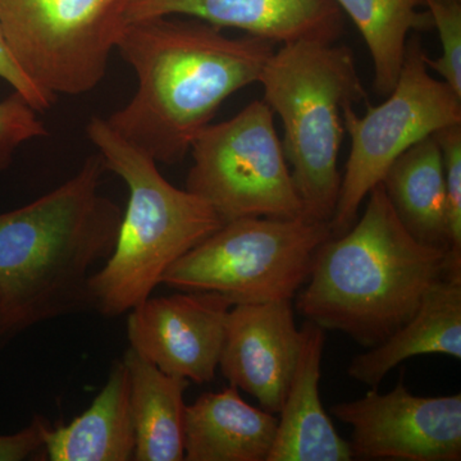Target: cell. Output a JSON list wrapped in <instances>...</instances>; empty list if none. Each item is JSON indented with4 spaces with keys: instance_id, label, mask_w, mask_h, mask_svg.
I'll return each instance as SVG.
<instances>
[{
    "instance_id": "cell-15",
    "label": "cell",
    "mask_w": 461,
    "mask_h": 461,
    "mask_svg": "<svg viewBox=\"0 0 461 461\" xmlns=\"http://www.w3.org/2000/svg\"><path fill=\"white\" fill-rule=\"evenodd\" d=\"M441 354L461 359V275L446 273L414 315L381 344L351 360L348 375L371 388L406 359Z\"/></svg>"
},
{
    "instance_id": "cell-22",
    "label": "cell",
    "mask_w": 461,
    "mask_h": 461,
    "mask_svg": "<svg viewBox=\"0 0 461 461\" xmlns=\"http://www.w3.org/2000/svg\"><path fill=\"white\" fill-rule=\"evenodd\" d=\"M441 41V56L426 57L429 69L461 96V2L423 0Z\"/></svg>"
},
{
    "instance_id": "cell-21",
    "label": "cell",
    "mask_w": 461,
    "mask_h": 461,
    "mask_svg": "<svg viewBox=\"0 0 461 461\" xmlns=\"http://www.w3.org/2000/svg\"><path fill=\"white\" fill-rule=\"evenodd\" d=\"M442 153L447 208V273L461 275V123L435 133Z\"/></svg>"
},
{
    "instance_id": "cell-12",
    "label": "cell",
    "mask_w": 461,
    "mask_h": 461,
    "mask_svg": "<svg viewBox=\"0 0 461 461\" xmlns=\"http://www.w3.org/2000/svg\"><path fill=\"white\" fill-rule=\"evenodd\" d=\"M291 303L232 305L218 364L230 384L273 414L281 411L302 346Z\"/></svg>"
},
{
    "instance_id": "cell-5",
    "label": "cell",
    "mask_w": 461,
    "mask_h": 461,
    "mask_svg": "<svg viewBox=\"0 0 461 461\" xmlns=\"http://www.w3.org/2000/svg\"><path fill=\"white\" fill-rule=\"evenodd\" d=\"M258 83L284 127L282 148L305 217L330 223L341 187L342 108L366 99L353 50L326 41L282 44Z\"/></svg>"
},
{
    "instance_id": "cell-26",
    "label": "cell",
    "mask_w": 461,
    "mask_h": 461,
    "mask_svg": "<svg viewBox=\"0 0 461 461\" xmlns=\"http://www.w3.org/2000/svg\"><path fill=\"white\" fill-rule=\"evenodd\" d=\"M441 2H461V0H441Z\"/></svg>"
},
{
    "instance_id": "cell-13",
    "label": "cell",
    "mask_w": 461,
    "mask_h": 461,
    "mask_svg": "<svg viewBox=\"0 0 461 461\" xmlns=\"http://www.w3.org/2000/svg\"><path fill=\"white\" fill-rule=\"evenodd\" d=\"M173 16L241 30L276 45L336 42L345 26L344 14L333 0H127V23Z\"/></svg>"
},
{
    "instance_id": "cell-16",
    "label": "cell",
    "mask_w": 461,
    "mask_h": 461,
    "mask_svg": "<svg viewBox=\"0 0 461 461\" xmlns=\"http://www.w3.org/2000/svg\"><path fill=\"white\" fill-rule=\"evenodd\" d=\"M278 418L254 408L239 388L208 393L186 406L185 460L267 461Z\"/></svg>"
},
{
    "instance_id": "cell-4",
    "label": "cell",
    "mask_w": 461,
    "mask_h": 461,
    "mask_svg": "<svg viewBox=\"0 0 461 461\" xmlns=\"http://www.w3.org/2000/svg\"><path fill=\"white\" fill-rule=\"evenodd\" d=\"M86 135L105 168L129 187L113 251L90 278L91 311L120 317L147 300L169 267L224 222L205 200L166 180L156 160L121 138L105 118L94 115Z\"/></svg>"
},
{
    "instance_id": "cell-2",
    "label": "cell",
    "mask_w": 461,
    "mask_h": 461,
    "mask_svg": "<svg viewBox=\"0 0 461 461\" xmlns=\"http://www.w3.org/2000/svg\"><path fill=\"white\" fill-rule=\"evenodd\" d=\"M99 153L69 180L0 214V345L36 324L91 311L90 278L117 241L122 211L100 191Z\"/></svg>"
},
{
    "instance_id": "cell-24",
    "label": "cell",
    "mask_w": 461,
    "mask_h": 461,
    "mask_svg": "<svg viewBox=\"0 0 461 461\" xmlns=\"http://www.w3.org/2000/svg\"><path fill=\"white\" fill-rule=\"evenodd\" d=\"M0 78L11 85L14 91L20 93L36 112L47 111L56 103V100L39 89L18 67L11 51L8 50L2 29H0Z\"/></svg>"
},
{
    "instance_id": "cell-10",
    "label": "cell",
    "mask_w": 461,
    "mask_h": 461,
    "mask_svg": "<svg viewBox=\"0 0 461 461\" xmlns=\"http://www.w3.org/2000/svg\"><path fill=\"white\" fill-rule=\"evenodd\" d=\"M330 414L351 429L354 459L459 461L461 395L424 397L403 382L387 393L338 402Z\"/></svg>"
},
{
    "instance_id": "cell-17",
    "label": "cell",
    "mask_w": 461,
    "mask_h": 461,
    "mask_svg": "<svg viewBox=\"0 0 461 461\" xmlns=\"http://www.w3.org/2000/svg\"><path fill=\"white\" fill-rule=\"evenodd\" d=\"M129 373L122 359L89 408L63 426L48 421L42 450L50 461H129L135 453Z\"/></svg>"
},
{
    "instance_id": "cell-19",
    "label": "cell",
    "mask_w": 461,
    "mask_h": 461,
    "mask_svg": "<svg viewBox=\"0 0 461 461\" xmlns=\"http://www.w3.org/2000/svg\"><path fill=\"white\" fill-rule=\"evenodd\" d=\"M381 185L397 217L418 241L448 251L444 166L435 133L396 158Z\"/></svg>"
},
{
    "instance_id": "cell-11",
    "label": "cell",
    "mask_w": 461,
    "mask_h": 461,
    "mask_svg": "<svg viewBox=\"0 0 461 461\" xmlns=\"http://www.w3.org/2000/svg\"><path fill=\"white\" fill-rule=\"evenodd\" d=\"M232 305L209 291L149 296L129 312L130 348L167 375L198 384L213 381Z\"/></svg>"
},
{
    "instance_id": "cell-3",
    "label": "cell",
    "mask_w": 461,
    "mask_h": 461,
    "mask_svg": "<svg viewBox=\"0 0 461 461\" xmlns=\"http://www.w3.org/2000/svg\"><path fill=\"white\" fill-rule=\"evenodd\" d=\"M366 200L362 218L317 251L296 311L371 348L411 320L447 273V251L421 244L405 229L381 184Z\"/></svg>"
},
{
    "instance_id": "cell-18",
    "label": "cell",
    "mask_w": 461,
    "mask_h": 461,
    "mask_svg": "<svg viewBox=\"0 0 461 461\" xmlns=\"http://www.w3.org/2000/svg\"><path fill=\"white\" fill-rule=\"evenodd\" d=\"M130 381V406L135 429L136 461L185 460L184 393L187 379L158 369L131 348L124 353Z\"/></svg>"
},
{
    "instance_id": "cell-1",
    "label": "cell",
    "mask_w": 461,
    "mask_h": 461,
    "mask_svg": "<svg viewBox=\"0 0 461 461\" xmlns=\"http://www.w3.org/2000/svg\"><path fill=\"white\" fill-rule=\"evenodd\" d=\"M115 50L135 71L138 90L105 120L157 163L172 166L190 153L224 100L259 81L276 44L230 38L195 18L157 17L130 23Z\"/></svg>"
},
{
    "instance_id": "cell-25",
    "label": "cell",
    "mask_w": 461,
    "mask_h": 461,
    "mask_svg": "<svg viewBox=\"0 0 461 461\" xmlns=\"http://www.w3.org/2000/svg\"><path fill=\"white\" fill-rule=\"evenodd\" d=\"M48 420L32 418L26 429L14 435L0 436V461H23L42 450V435Z\"/></svg>"
},
{
    "instance_id": "cell-7",
    "label": "cell",
    "mask_w": 461,
    "mask_h": 461,
    "mask_svg": "<svg viewBox=\"0 0 461 461\" xmlns=\"http://www.w3.org/2000/svg\"><path fill=\"white\" fill-rule=\"evenodd\" d=\"M127 0H0L18 67L51 99L95 89L126 29Z\"/></svg>"
},
{
    "instance_id": "cell-8",
    "label": "cell",
    "mask_w": 461,
    "mask_h": 461,
    "mask_svg": "<svg viewBox=\"0 0 461 461\" xmlns=\"http://www.w3.org/2000/svg\"><path fill=\"white\" fill-rule=\"evenodd\" d=\"M427 53L411 36L396 86L382 104L357 115L354 103L342 108L350 153L341 178L338 206L330 226L339 236L357 220L360 206L387 169L412 145L451 124L461 123V96L429 74Z\"/></svg>"
},
{
    "instance_id": "cell-23",
    "label": "cell",
    "mask_w": 461,
    "mask_h": 461,
    "mask_svg": "<svg viewBox=\"0 0 461 461\" xmlns=\"http://www.w3.org/2000/svg\"><path fill=\"white\" fill-rule=\"evenodd\" d=\"M48 130L36 111L20 93L0 102V171L7 168L21 145L45 138Z\"/></svg>"
},
{
    "instance_id": "cell-9",
    "label": "cell",
    "mask_w": 461,
    "mask_h": 461,
    "mask_svg": "<svg viewBox=\"0 0 461 461\" xmlns=\"http://www.w3.org/2000/svg\"><path fill=\"white\" fill-rule=\"evenodd\" d=\"M190 154L186 190L205 200L224 223L304 215L275 113L264 100L250 103L230 120L208 124Z\"/></svg>"
},
{
    "instance_id": "cell-6",
    "label": "cell",
    "mask_w": 461,
    "mask_h": 461,
    "mask_svg": "<svg viewBox=\"0 0 461 461\" xmlns=\"http://www.w3.org/2000/svg\"><path fill=\"white\" fill-rule=\"evenodd\" d=\"M330 236V223L304 215L230 221L173 263L162 284L221 294L233 305L293 300Z\"/></svg>"
},
{
    "instance_id": "cell-14",
    "label": "cell",
    "mask_w": 461,
    "mask_h": 461,
    "mask_svg": "<svg viewBox=\"0 0 461 461\" xmlns=\"http://www.w3.org/2000/svg\"><path fill=\"white\" fill-rule=\"evenodd\" d=\"M295 371L282 403L267 461H350V444L324 411L320 393L326 330L306 321Z\"/></svg>"
},
{
    "instance_id": "cell-20",
    "label": "cell",
    "mask_w": 461,
    "mask_h": 461,
    "mask_svg": "<svg viewBox=\"0 0 461 461\" xmlns=\"http://www.w3.org/2000/svg\"><path fill=\"white\" fill-rule=\"evenodd\" d=\"M362 33L371 53L373 87L386 96L399 80L406 56L409 35L432 29L423 0H333Z\"/></svg>"
}]
</instances>
